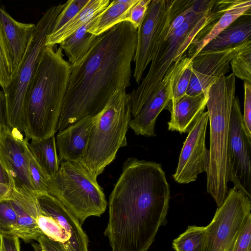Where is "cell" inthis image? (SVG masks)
<instances>
[{
  "label": "cell",
  "mask_w": 251,
  "mask_h": 251,
  "mask_svg": "<svg viewBox=\"0 0 251 251\" xmlns=\"http://www.w3.org/2000/svg\"><path fill=\"white\" fill-rule=\"evenodd\" d=\"M169 184L160 164L127 158L109 199L104 231L112 251H148L167 224Z\"/></svg>",
  "instance_id": "6da1fadb"
},
{
  "label": "cell",
  "mask_w": 251,
  "mask_h": 251,
  "mask_svg": "<svg viewBox=\"0 0 251 251\" xmlns=\"http://www.w3.org/2000/svg\"><path fill=\"white\" fill-rule=\"evenodd\" d=\"M137 39V29L121 22L98 36L83 59L71 66L57 131L97 115L115 92L130 86Z\"/></svg>",
  "instance_id": "7a4b0ae2"
},
{
  "label": "cell",
  "mask_w": 251,
  "mask_h": 251,
  "mask_svg": "<svg viewBox=\"0 0 251 251\" xmlns=\"http://www.w3.org/2000/svg\"><path fill=\"white\" fill-rule=\"evenodd\" d=\"M45 46L28 88L25 104L24 132L27 141L54 135L71 65L62 49Z\"/></svg>",
  "instance_id": "3957f363"
},
{
  "label": "cell",
  "mask_w": 251,
  "mask_h": 251,
  "mask_svg": "<svg viewBox=\"0 0 251 251\" xmlns=\"http://www.w3.org/2000/svg\"><path fill=\"white\" fill-rule=\"evenodd\" d=\"M230 3L228 0H211L207 6L192 15L177 29L171 23L167 12L149 71L141 83L130 94L132 118L158 91L166 74L185 56L188 48L199 32L218 19Z\"/></svg>",
  "instance_id": "277c9868"
},
{
  "label": "cell",
  "mask_w": 251,
  "mask_h": 251,
  "mask_svg": "<svg viewBox=\"0 0 251 251\" xmlns=\"http://www.w3.org/2000/svg\"><path fill=\"white\" fill-rule=\"evenodd\" d=\"M235 76L224 75L207 90L206 106L210 125L207 191L220 207L228 193L229 181L227 144L230 119L235 96Z\"/></svg>",
  "instance_id": "5b68a950"
},
{
  "label": "cell",
  "mask_w": 251,
  "mask_h": 251,
  "mask_svg": "<svg viewBox=\"0 0 251 251\" xmlns=\"http://www.w3.org/2000/svg\"><path fill=\"white\" fill-rule=\"evenodd\" d=\"M130 94L119 90L99 113L89 137L87 152L80 161L96 178L127 145L126 133L131 119Z\"/></svg>",
  "instance_id": "8992f818"
},
{
  "label": "cell",
  "mask_w": 251,
  "mask_h": 251,
  "mask_svg": "<svg viewBox=\"0 0 251 251\" xmlns=\"http://www.w3.org/2000/svg\"><path fill=\"white\" fill-rule=\"evenodd\" d=\"M48 193L59 201L81 225L89 217H100L107 207L97 178L80 160L60 163L57 172L50 177Z\"/></svg>",
  "instance_id": "52a82bcc"
},
{
  "label": "cell",
  "mask_w": 251,
  "mask_h": 251,
  "mask_svg": "<svg viewBox=\"0 0 251 251\" xmlns=\"http://www.w3.org/2000/svg\"><path fill=\"white\" fill-rule=\"evenodd\" d=\"M66 3L51 6L36 24L25 51L9 84L3 91L6 100L7 126L24 132V109L27 92L31 82L47 37L51 31L58 15Z\"/></svg>",
  "instance_id": "ba28073f"
},
{
  "label": "cell",
  "mask_w": 251,
  "mask_h": 251,
  "mask_svg": "<svg viewBox=\"0 0 251 251\" xmlns=\"http://www.w3.org/2000/svg\"><path fill=\"white\" fill-rule=\"evenodd\" d=\"M251 215V198L234 187L206 226L204 251H233L239 234Z\"/></svg>",
  "instance_id": "9c48e42d"
},
{
  "label": "cell",
  "mask_w": 251,
  "mask_h": 251,
  "mask_svg": "<svg viewBox=\"0 0 251 251\" xmlns=\"http://www.w3.org/2000/svg\"><path fill=\"white\" fill-rule=\"evenodd\" d=\"M36 198L41 212L37 223L43 235L59 243L64 251H88V238L75 216L48 193Z\"/></svg>",
  "instance_id": "30bf717a"
},
{
  "label": "cell",
  "mask_w": 251,
  "mask_h": 251,
  "mask_svg": "<svg viewBox=\"0 0 251 251\" xmlns=\"http://www.w3.org/2000/svg\"><path fill=\"white\" fill-rule=\"evenodd\" d=\"M229 181L251 198V139L247 135L238 98L233 100L227 144Z\"/></svg>",
  "instance_id": "8fae6325"
},
{
  "label": "cell",
  "mask_w": 251,
  "mask_h": 251,
  "mask_svg": "<svg viewBox=\"0 0 251 251\" xmlns=\"http://www.w3.org/2000/svg\"><path fill=\"white\" fill-rule=\"evenodd\" d=\"M27 142L21 132L6 126L0 132V161L8 175L11 190L36 196L28 167Z\"/></svg>",
  "instance_id": "7c38bea8"
},
{
  "label": "cell",
  "mask_w": 251,
  "mask_h": 251,
  "mask_svg": "<svg viewBox=\"0 0 251 251\" xmlns=\"http://www.w3.org/2000/svg\"><path fill=\"white\" fill-rule=\"evenodd\" d=\"M208 121L207 111L204 112L188 132L181 150L174 180L180 184L195 181L199 174L207 172L209 151L205 146Z\"/></svg>",
  "instance_id": "4fadbf2b"
},
{
  "label": "cell",
  "mask_w": 251,
  "mask_h": 251,
  "mask_svg": "<svg viewBox=\"0 0 251 251\" xmlns=\"http://www.w3.org/2000/svg\"><path fill=\"white\" fill-rule=\"evenodd\" d=\"M251 47V39L235 47L214 51L199 52L191 60L192 76L186 94L197 95L208 88L229 71L232 59Z\"/></svg>",
  "instance_id": "5bb4252c"
},
{
  "label": "cell",
  "mask_w": 251,
  "mask_h": 251,
  "mask_svg": "<svg viewBox=\"0 0 251 251\" xmlns=\"http://www.w3.org/2000/svg\"><path fill=\"white\" fill-rule=\"evenodd\" d=\"M168 0H153L137 29V39L133 58V78L139 84L143 74L151 63L161 31L166 20Z\"/></svg>",
  "instance_id": "9a60e30c"
},
{
  "label": "cell",
  "mask_w": 251,
  "mask_h": 251,
  "mask_svg": "<svg viewBox=\"0 0 251 251\" xmlns=\"http://www.w3.org/2000/svg\"><path fill=\"white\" fill-rule=\"evenodd\" d=\"M176 65L166 74L158 91L145 102L136 116L129 121L128 126L136 135L155 136L157 118L171 100L172 80Z\"/></svg>",
  "instance_id": "2e32d148"
},
{
  "label": "cell",
  "mask_w": 251,
  "mask_h": 251,
  "mask_svg": "<svg viewBox=\"0 0 251 251\" xmlns=\"http://www.w3.org/2000/svg\"><path fill=\"white\" fill-rule=\"evenodd\" d=\"M98 115L85 117L58 132L55 141L60 163L79 161L85 155L91 132Z\"/></svg>",
  "instance_id": "e0dca14e"
},
{
  "label": "cell",
  "mask_w": 251,
  "mask_h": 251,
  "mask_svg": "<svg viewBox=\"0 0 251 251\" xmlns=\"http://www.w3.org/2000/svg\"><path fill=\"white\" fill-rule=\"evenodd\" d=\"M7 199L17 215L13 235L25 243L37 240L43 235L37 223V217L41 212L36 196L11 189Z\"/></svg>",
  "instance_id": "ac0fdd59"
},
{
  "label": "cell",
  "mask_w": 251,
  "mask_h": 251,
  "mask_svg": "<svg viewBox=\"0 0 251 251\" xmlns=\"http://www.w3.org/2000/svg\"><path fill=\"white\" fill-rule=\"evenodd\" d=\"M207 100V91L197 95L185 94L174 103L169 102L165 108L171 113L168 130L188 133L204 112Z\"/></svg>",
  "instance_id": "d6986e66"
},
{
  "label": "cell",
  "mask_w": 251,
  "mask_h": 251,
  "mask_svg": "<svg viewBox=\"0 0 251 251\" xmlns=\"http://www.w3.org/2000/svg\"><path fill=\"white\" fill-rule=\"evenodd\" d=\"M251 11V0H231L222 15L204 27L197 35L187 49V56L192 59L209 41L241 15Z\"/></svg>",
  "instance_id": "ffe728a7"
},
{
  "label": "cell",
  "mask_w": 251,
  "mask_h": 251,
  "mask_svg": "<svg viewBox=\"0 0 251 251\" xmlns=\"http://www.w3.org/2000/svg\"><path fill=\"white\" fill-rule=\"evenodd\" d=\"M0 25L13 55L15 73L25 51L36 24L17 21L0 6Z\"/></svg>",
  "instance_id": "44dd1931"
},
{
  "label": "cell",
  "mask_w": 251,
  "mask_h": 251,
  "mask_svg": "<svg viewBox=\"0 0 251 251\" xmlns=\"http://www.w3.org/2000/svg\"><path fill=\"white\" fill-rule=\"evenodd\" d=\"M251 39V11L239 17L209 41L199 52L229 49Z\"/></svg>",
  "instance_id": "7402d4cb"
},
{
  "label": "cell",
  "mask_w": 251,
  "mask_h": 251,
  "mask_svg": "<svg viewBox=\"0 0 251 251\" xmlns=\"http://www.w3.org/2000/svg\"><path fill=\"white\" fill-rule=\"evenodd\" d=\"M110 2L109 0H89L86 5L68 23L57 31L48 34L45 46L60 44L95 15L105 9Z\"/></svg>",
  "instance_id": "603a6c76"
},
{
  "label": "cell",
  "mask_w": 251,
  "mask_h": 251,
  "mask_svg": "<svg viewBox=\"0 0 251 251\" xmlns=\"http://www.w3.org/2000/svg\"><path fill=\"white\" fill-rule=\"evenodd\" d=\"M100 13L59 44V47L65 52L71 66L77 65L83 59L97 38L89 33L88 29L95 22Z\"/></svg>",
  "instance_id": "cb8c5ba5"
},
{
  "label": "cell",
  "mask_w": 251,
  "mask_h": 251,
  "mask_svg": "<svg viewBox=\"0 0 251 251\" xmlns=\"http://www.w3.org/2000/svg\"><path fill=\"white\" fill-rule=\"evenodd\" d=\"M28 149L44 172L50 177L58 171L60 163L57 152L54 135L48 138L27 142Z\"/></svg>",
  "instance_id": "d4e9b609"
},
{
  "label": "cell",
  "mask_w": 251,
  "mask_h": 251,
  "mask_svg": "<svg viewBox=\"0 0 251 251\" xmlns=\"http://www.w3.org/2000/svg\"><path fill=\"white\" fill-rule=\"evenodd\" d=\"M137 0H115L110 2L101 11L88 31L99 36L115 25L124 22V17L127 10Z\"/></svg>",
  "instance_id": "484cf974"
},
{
  "label": "cell",
  "mask_w": 251,
  "mask_h": 251,
  "mask_svg": "<svg viewBox=\"0 0 251 251\" xmlns=\"http://www.w3.org/2000/svg\"><path fill=\"white\" fill-rule=\"evenodd\" d=\"M191 60L185 56L175 66L172 80V98L170 101L172 104L186 94L192 76Z\"/></svg>",
  "instance_id": "4316f807"
},
{
  "label": "cell",
  "mask_w": 251,
  "mask_h": 251,
  "mask_svg": "<svg viewBox=\"0 0 251 251\" xmlns=\"http://www.w3.org/2000/svg\"><path fill=\"white\" fill-rule=\"evenodd\" d=\"M206 226H188L174 239L173 248L176 251H204Z\"/></svg>",
  "instance_id": "83f0119b"
},
{
  "label": "cell",
  "mask_w": 251,
  "mask_h": 251,
  "mask_svg": "<svg viewBox=\"0 0 251 251\" xmlns=\"http://www.w3.org/2000/svg\"><path fill=\"white\" fill-rule=\"evenodd\" d=\"M13 57L0 25V86L4 91L14 75Z\"/></svg>",
  "instance_id": "f1b7e54d"
},
{
  "label": "cell",
  "mask_w": 251,
  "mask_h": 251,
  "mask_svg": "<svg viewBox=\"0 0 251 251\" xmlns=\"http://www.w3.org/2000/svg\"><path fill=\"white\" fill-rule=\"evenodd\" d=\"M230 64L235 76L251 83V47L238 53Z\"/></svg>",
  "instance_id": "f546056e"
},
{
  "label": "cell",
  "mask_w": 251,
  "mask_h": 251,
  "mask_svg": "<svg viewBox=\"0 0 251 251\" xmlns=\"http://www.w3.org/2000/svg\"><path fill=\"white\" fill-rule=\"evenodd\" d=\"M26 151L30 178L37 195L42 193H48L50 176L44 172L35 160L28 149L27 145Z\"/></svg>",
  "instance_id": "4dcf8cb0"
},
{
  "label": "cell",
  "mask_w": 251,
  "mask_h": 251,
  "mask_svg": "<svg viewBox=\"0 0 251 251\" xmlns=\"http://www.w3.org/2000/svg\"><path fill=\"white\" fill-rule=\"evenodd\" d=\"M16 213L7 199H0V235H13Z\"/></svg>",
  "instance_id": "1f68e13d"
},
{
  "label": "cell",
  "mask_w": 251,
  "mask_h": 251,
  "mask_svg": "<svg viewBox=\"0 0 251 251\" xmlns=\"http://www.w3.org/2000/svg\"><path fill=\"white\" fill-rule=\"evenodd\" d=\"M89 0H70L57 17L50 32H54L75 16L87 3Z\"/></svg>",
  "instance_id": "d6a6232c"
},
{
  "label": "cell",
  "mask_w": 251,
  "mask_h": 251,
  "mask_svg": "<svg viewBox=\"0 0 251 251\" xmlns=\"http://www.w3.org/2000/svg\"><path fill=\"white\" fill-rule=\"evenodd\" d=\"M151 0H137L127 10L124 21L129 22L134 27L138 29L145 16Z\"/></svg>",
  "instance_id": "836d02e7"
},
{
  "label": "cell",
  "mask_w": 251,
  "mask_h": 251,
  "mask_svg": "<svg viewBox=\"0 0 251 251\" xmlns=\"http://www.w3.org/2000/svg\"><path fill=\"white\" fill-rule=\"evenodd\" d=\"M233 251H251V215L243 225Z\"/></svg>",
  "instance_id": "e575fe53"
},
{
  "label": "cell",
  "mask_w": 251,
  "mask_h": 251,
  "mask_svg": "<svg viewBox=\"0 0 251 251\" xmlns=\"http://www.w3.org/2000/svg\"><path fill=\"white\" fill-rule=\"evenodd\" d=\"M244 109L243 124L245 132L251 139V83L244 81Z\"/></svg>",
  "instance_id": "d590c367"
},
{
  "label": "cell",
  "mask_w": 251,
  "mask_h": 251,
  "mask_svg": "<svg viewBox=\"0 0 251 251\" xmlns=\"http://www.w3.org/2000/svg\"><path fill=\"white\" fill-rule=\"evenodd\" d=\"M41 251H64L59 243L54 241L45 235H42L37 240Z\"/></svg>",
  "instance_id": "8d00e7d4"
},
{
  "label": "cell",
  "mask_w": 251,
  "mask_h": 251,
  "mask_svg": "<svg viewBox=\"0 0 251 251\" xmlns=\"http://www.w3.org/2000/svg\"><path fill=\"white\" fill-rule=\"evenodd\" d=\"M4 251H21L20 238L14 235H0Z\"/></svg>",
  "instance_id": "74e56055"
},
{
  "label": "cell",
  "mask_w": 251,
  "mask_h": 251,
  "mask_svg": "<svg viewBox=\"0 0 251 251\" xmlns=\"http://www.w3.org/2000/svg\"><path fill=\"white\" fill-rule=\"evenodd\" d=\"M7 126L6 105L4 93L0 90V132Z\"/></svg>",
  "instance_id": "f35d334b"
},
{
  "label": "cell",
  "mask_w": 251,
  "mask_h": 251,
  "mask_svg": "<svg viewBox=\"0 0 251 251\" xmlns=\"http://www.w3.org/2000/svg\"><path fill=\"white\" fill-rule=\"evenodd\" d=\"M0 183L10 187V182L8 175L0 161Z\"/></svg>",
  "instance_id": "ab89813d"
},
{
  "label": "cell",
  "mask_w": 251,
  "mask_h": 251,
  "mask_svg": "<svg viewBox=\"0 0 251 251\" xmlns=\"http://www.w3.org/2000/svg\"><path fill=\"white\" fill-rule=\"evenodd\" d=\"M32 246L35 251H41L37 245V244H32Z\"/></svg>",
  "instance_id": "60d3db41"
},
{
  "label": "cell",
  "mask_w": 251,
  "mask_h": 251,
  "mask_svg": "<svg viewBox=\"0 0 251 251\" xmlns=\"http://www.w3.org/2000/svg\"><path fill=\"white\" fill-rule=\"evenodd\" d=\"M0 251H4L2 241L0 239Z\"/></svg>",
  "instance_id": "b9f144b4"
}]
</instances>
